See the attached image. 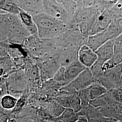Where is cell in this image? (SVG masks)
Listing matches in <instances>:
<instances>
[{"label": "cell", "instance_id": "4", "mask_svg": "<svg viewBox=\"0 0 122 122\" xmlns=\"http://www.w3.org/2000/svg\"><path fill=\"white\" fill-rule=\"evenodd\" d=\"M38 63L41 76L44 80L53 78L61 66L57 54L41 57Z\"/></svg>", "mask_w": 122, "mask_h": 122}, {"label": "cell", "instance_id": "3", "mask_svg": "<svg viewBox=\"0 0 122 122\" xmlns=\"http://www.w3.org/2000/svg\"><path fill=\"white\" fill-rule=\"evenodd\" d=\"M42 1L45 13L66 24L73 20V17L68 12L62 1L48 0Z\"/></svg>", "mask_w": 122, "mask_h": 122}, {"label": "cell", "instance_id": "5", "mask_svg": "<svg viewBox=\"0 0 122 122\" xmlns=\"http://www.w3.org/2000/svg\"><path fill=\"white\" fill-rule=\"evenodd\" d=\"M122 74V63L108 70L98 80L97 83H100L109 91L119 87Z\"/></svg>", "mask_w": 122, "mask_h": 122}, {"label": "cell", "instance_id": "17", "mask_svg": "<svg viewBox=\"0 0 122 122\" xmlns=\"http://www.w3.org/2000/svg\"><path fill=\"white\" fill-rule=\"evenodd\" d=\"M89 104L95 107H104L118 105L112 98L109 91L105 95L95 100L90 101Z\"/></svg>", "mask_w": 122, "mask_h": 122}, {"label": "cell", "instance_id": "18", "mask_svg": "<svg viewBox=\"0 0 122 122\" xmlns=\"http://www.w3.org/2000/svg\"><path fill=\"white\" fill-rule=\"evenodd\" d=\"M0 9L1 10L5 13L15 15H18L20 10V8L15 0H1L0 2Z\"/></svg>", "mask_w": 122, "mask_h": 122}, {"label": "cell", "instance_id": "30", "mask_svg": "<svg viewBox=\"0 0 122 122\" xmlns=\"http://www.w3.org/2000/svg\"><path fill=\"white\" fill-rule=\"evenodd\" d=\"M119 87L122 88V74L121 75V80H120V86Z\"/></svg>", "mask_w": 122, "mask_h": 122}, {"label": "cell", "instance_id": "27", "mask_svg": "<svg viewBox=\"0 0 122 122\" xmlns=\"http://www.w3.org/2000/svg\"><path fill=\"white\" fill-rule=\"evenodd\" d=\"M114 53L122 54V41L117 38L114 39Z\"/></svg>", "mask_w": 122, "mask_h": 122}, {"label": "cell", "instance_id": "24", "mask_svg": "<svg viewBox=\"0 0 122 122\" xmlns=\"http://www.w3.org/2000/svg\"><path fill=\"white\" fill-rule=\"evenodd\" d=\"M10 56L0 57V69L3 73L9 71L12 66V62Z\"/></svg>", "mask_w": 122, "mask_h": 122}, {"label": "cell", "instance_id": "22", "mask_svg": "<svg viewBox=\"0 0 122 122\" xmlns=\"http://www.w3.org/2000/svg\"><path fill=\"white\" fill-rule=\"evenodd\" d=\"M109 11L114 20L122 18V0H117Z\"/></svg>", "mask_w": 122, "mask_h": 122}, {"label": "cell", "instance_id": "16", "mask_svg": "<svg viewBox=\"0 0 122 122\" xmlns=\"http://www.w3.org/2000/svg\"><path fill=\"white\" fill-rule=\"evenodd\" d=\"M86 90L90 101L96 100L108 92L104 86L99 83H94L86 88Z\"/></svg>", "mask_w": 122, "mask_h": 122}, {"label": "cell", "instance_id": "14", "mask_svg": "<svg viewBox=\"0 0 122 122\" xmlns=\"http://www.w3.org/2000/svg\"><path fill=\"white\" fill-rule=\"evenodd\" d=\"M114 39L110 40L98 48L96 51L98 56L97 61L104 64L110 59L114 54Z\"/></svg>", "mask_w": 122, "mask_h": 122}, {"label": "cell", "instance_id": "10", "mask_svg": "<svg viewBox=\"0 0 122 122\" xmlns=\"http://www.w3.org/2000/svg\"><path fill=\"white\" fill-rule=\"evenodd\" d=\"M20 8L32 16L44 12L42 0H15Z\"/></svg>", "mask_w": 122, "mask_h": 122}, {"label": "cell", "instance_id": "13", "mask_svg": "<svg viewBox=\"0 0 122 122\" xmlns=\"http://www.w3.org/2000/svg\"><path fill=\"white\" fill-rule=\"evenodd\" d=\"M57 102L65 109H73L76 112H78L82 105L78 94L70 96H60L57 98Z\"/></svg>", "mask_w": 122, "mask_h": 122}, {"label": "cell", "instance_id": "1", "mask_svg": "<svg viewBox=\"0 0 122 122\" xmlns=\"http://www.w3.org/2000/svg\"><path fill=\"white\" fill-rule=\"evenodd\" d=\"M0 42L21 44L30 36L18 15L0 14Z\"/></svg>", "mask_w": 122, "mask_h": 122}, {"label": "cell", "instance_id": "11", "mask_svg": "<svg viewBox=\"0 0 122 122\" xmlns=\"http://www.w3.org/2000/svg\"><path fill=\"white\" fill-rule=\"evenodd\" d=\"M113 39L109 32L106 29L99 33L89 36L86 44L94 51H96L101 46Z\"/></svg>", "mask_w": 122, "mask_h": 122}, {"label": "cell", "instance_id": "20", "mask_svg": "<svg viewBox=\"0 0 122 122\" xmlns=\"http://www.w3.org/2000/svg\"><path fill=\"white\" fill-rule=\"evenodd\" d=\"M17 101L18 100L15 97L11 95H5L1 97L0 104L5 109H11L15 107Z\"/></svg>", "mask_w": 122, "mask_h": 122}, {"label": "cell", "instance_id": "8", "mask_svg": "<svg viewBox=\"0 0 122 122\" xmlns=\"http://www.w3.org/2000/svg\"><path fill=\"white\" fill-rule=\"evenodd\" d=\"M78 60L85 67L90 68L98 60V56L96 51L84 44L79 50Z\"/></svg>", "mask_w": 122, "mask_h": 122}, {"label": "cell", "instance_id": "23", "mask_svg": "<svg viewBox=\"0 0 122 122\" xmlns=\"http://www.w3.org/2000/svg\"><path fill=\"white\" fill-rule=\"evenodd\" d=\"M65 109L64 108L56 102L51 105L49 107V109L48 110L53 117L58 118L61 116Z\"/></svg>", "mask_w": 122, "mask_h": 122}, {"label": "cell", "instance_id": "9", "mask_svg": "<svg viewBox=\"0 0 122 122\" xmlns=\"http://www.w3.org/2000/svg\"><path fill=\"white\" fill-rule=\"evenodd\" d=\"M86 68L85 67L78 59L71 62L68 65L63 66V84H69Z\"/></svg>", "mask_w": 122, "mask_h": 122}, {"label": "cell", "instance_id": "6", "mask_svg": "<svg viewBox=\"0 0 122 122\" xmlns=\"http://www.w3.org/2000/svg\"><path fill=\"white\" fill-rule=\"evenodd\" d=\"M97 83L90 68H86L73 81L69 84L70 87L75 91L86 89L94 83Z\"/></svg>", "mask_w": 122, "mask_h": 122}, {"label": "cell", "instance_id": "28", "mask_svg": "<svg viewBox=\"0 0 122 122\" xmlns=\"http://www.w3.org/2000/svg\"><path fill=\"white\" fill-rule=\"evenodd\" d=\"M76 122H89L87 118L84 117H80L78 120Z\"/></svg>", "mask_w": 122, "mask_h": 122}, {"label": "cell", "instance_id": "26", "mask_svg": "<svg viewBox=\"0 0 122 122\" xmlns=\"http://www.w3.org/2000/svg\"><path fill=\"white\" fill-rule=\"evenodd\" d=\"M38 116L44 122H48L52 120L54 117H53L51 114L48 111V110L41 109L38 112Z\"/></svg>", "mask_w": 122, "mask_h": 122}, {"label": "cell", "instance_id": "31", "mask_svg": "<svg viewBox=\"0 0 122 122\" xmlns=\"http://www.w3.org/2000/svg\"><path fill=\"white\" fill-rule=\"evenodd\" d=\"M117 38L118 39H119V40H120L121 41H122V34H121L120 36H119L118 38Z\"/></svg>", "mask_w": 122, "mask_h": 122}, {"label": "cell", "instance_id": "25", "mask_svg": "<svg viewBox=\"0 0 122 122\" xmlns=\"http://www.w3.org/2000/svg\"><path fill=\"white\" fill-rule=\"evenodd\" d=\"M109 91L114 101L118 105H122V88L118 87Z\"/></svg>", "mask_w": 122, "mask_h": 122}, {"label": "cell", "instance_id": "15", "mask_svg": "<svg viewBox=\"0 0 122 122\" xmlns=\"http://www.w3.org/2000/svg\"><path fill=\"white\" fill-rule=\"evenodd\" d=\"M18 16L23 25L30 33V35L38 36L37 28L32 15L20 8Z\"/></svg>", "mask_w": 122, "mask_h": 122}, {"label": "cell", "instance_id": "12", "mask_svg": "<svg viewBox=\"0 0 122 122\" xmlns=\"http://www.w3.org/2000/svg\"><path fill=\"white\" fill-rule=\"evenodd\" d=\"M113 20V18L109 11V9L103 11L97 17L95 26L90 36L105 30Z\"/></svg>", "mask_w": 122, "mask_h": 122}, {"label": "cell", "instance_id": "2", "mask_svg": "<svg viewBox=\"0 0 122 122\" xmlns=\"http://www.w3.org/2000/svg\"><path fill=\"white\" fill-rule=\"evenodd\" d=\"M38 30V36L42 39H52L63 33L67 24L45 12L33 16Z\"/></svg>", "mask_w": 122, "mask_h": 122}, {"label": "cell", "instance_id": "29", "mask_svg": "<svg viewBox=\"0 0 122 122\" xmlns=\"http://www.w3.org/2000/svg\"><path fill=\"white\" fill-rule=\"evenodd\" d=\"M63 122L61 119L59 118H54L53 119H52V120L49 121L48 122Z\"/></svg>", "mask_w": 122, "mask_h": 122}, {"label": "cell", "instance_id": "7", "mask_svg": "<svg viewBox=\"0 0 122 122\" xmlns=\"http://www.w3.org/2000/svg\"><path fill=\"white\" fill-rule=\"evenodd\" d=\"M81 47L70 45L61 47L57 53L61 66H66L78 59V53Z\"/></svg>", "mask_w": 122, "mask_h": 122}, {"label": "cell", "instance_id": "32", "mask_svg": "<svg viewBox=\"0 0 122 122\" xmlns=\"http://www.w3.org/2000/svg\"><path fill=\"white\" fill-rule=\"evenodd\" d=\"M16 122V121L15 120V119H11V120L10 121V122Z\"/></svg>", "mask_w": 122, "mask_h": 122}, {"label": "cell", "instance_id": "21", "mask_svg": "<svg viewBox=\"0 0 122 122\" xmlns=\"http://www.w3.org/2000/svg\"><path fill=\"white\" fill-rule=\"evenodd\" d=\"M108 28L111 31L116 38L122 34V18L114 20Z\"/></svg>", "mask_w": 122, "mask_h": 122}, {"label": "cell", "instance_id": "19", "mask_svg": "<svg viewBox=\"0 0 122 122\" xmlns=\"http://www.w3.org/2000/svg\"><path fill=\"white\" fill-rule=\"evenodd\" d=\"M79 117L77 112L75 111L73 109H65L58 118L63 122H76Z\"/></svg>", "mask_w": 122, "mask_h": 122}]
</instances>
